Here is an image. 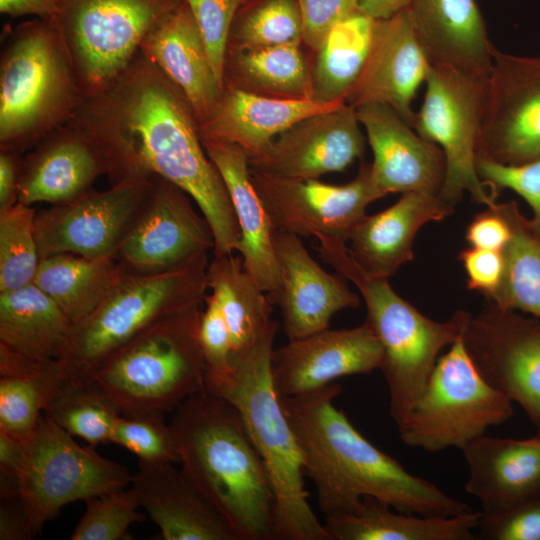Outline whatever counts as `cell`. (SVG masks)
Returning a JSON list of instances; mask_svg holds the SVG:
<instances>
[{"mask_svg":"<svg viewBox=\"0 0 540 540\" xmlns=\"http://www.w3.org/2000/svg\"><path fill=\"white\" fill-rule=\"evenodd\" d=\"M170 424L182 472L237 540H272L273 488L237 408L203 390L175 409Z\"/></svg>","mask_w":540,"mask_h":540,"instance_id":"cell-3","label":"cell"},{"mask_svg":"<svg viewBox=\"0 0 540 540\" xmlns=\"http://www.w3.org/2000/svg\"><path fill=\"white\" fill-rule=\"evenodd\" d=\"M411 0H358V10L374 20H382L409 8Z\"/></svg>","mask_w":540,"mask_h":540,"instance_id":"cell-55","label":"cell"},{"mask_svg":"<svg viewBox=\"0 0 540 540\" xmlns=\"http://www.w3.org/2000/svg\"><path fill=\"white\" fill-rule=\"evenodd\" d=\"M22 164L21 154L0 150V210L18 202Z\"/></svg>","mask_w":540,"mask_h":540,"instance_id":"cell-51","label":"cell"},{"mask_svg":"<svg viewBox=\"0 0 540 540\" xmlns=\"http://www.w3.org/2000/svg\"><path fill=\"white\" fill-rule=\"evenodd\" d=\"M214 247L209 223L194 209L191 197L170 181L150 175L113 257L126 271L154 274L185 266Z\"/></svg>","mask_w":540,"mask_h":540,"instance_id":"cell-13","label":"cell"},{"mask_svg":"<svg viewBox=\"0 0 540 540\" xmlns=\"http://www.w3.org/2000/svg\"><path fill=\"white\" fill-rule=\"evenodd\" d=\"M123 272L113 257L60 253L40 259L33 283L77 324L103 301Z\"/></svg>","mask_w":540,"mask_h":540,"instance_id":"cell-34","label":"cell"},{"mask_svg":"<svg viewBox=\"0 0 540 540\" xmlns=\"http://www.w3.org/2000/svg\"><path fill=\"white\" fill-rule=\"evenodd\" d=\"M31 534L19 498L1 499L0 506V539H31Z\"/></svg>","mask_w":540,"mask_h":540,"instance_id":"cell-52","label":"cell"},{"mask_svg":"<svg viewBox=\"0 0 540 540\" xmlns=\"http://www.w3.org/2000/svg\"><path fill=\"white\" fill-rule=\"evenodd\" d=\"M201 141L229 193L240 229L237 251L243 265L259 287L271 294L280 284L274 228L251 181L248 157L236 144L210 137H201Z\"/></svg>","mask_w":540,"mask_h":540,"instance_id":"cell-29","label":"cell"},{"mask_svg":"<svg viewBox=\"0 0 540 540\" xmlns=\"http://www.w3.org/2000/svg\"><path fill=\"white\" fill-rule=\"evenodd\" d=\"M108 173L101 149L67 123L45 135L23 157L18 202L66 203L90 191L96 179Z\"/></svg>","mask_w":540,"mask_h":540,"instance_id":"cell-23","label":"cell"},{"mask_svg":"<svg viewBox=\"0 0 540 540\" xmlns=\"http://www.w3.org/2000/svg\"><path fill=\"white\" fill-rule=\"evenodd\" d=\"M66 377L58 359L24 356L0 346V431L26 442Z\"/></svg>","mask_w":540,"mask_h":540,"instance_id":"cell-33","label":"cell"},{"mask_svg":"<svg viewBox=\"0 0 540 540\" xmlns=\"http://www.w3.org/2000/svg\"><path fill=\"white\" fill-rule=\"evenodd\" d=\"M486 81L431 64L424 100L416 112L413 128L444 153L446 174L439 196L452 206L466 192L488 207L496 203V196L486 191L476 168Z\"/></svg>","mask_w":540,"mask_h":540,"instance_id":"cell-12","label":"cell"},{"mask_svg":"<svg viewBox=\"0 0 540 540\" xmlns=\"http://www.w3.org/2000/svg\"><path fill=\"white\" fill-rule=\"evenodd\" d=\"M476 168L480 179L494 195L501 189H510L529 204L533 220L528 226L540 242V158L517 166L477 158Z\"/></svg>","mask_w":540,"mask_h":540,"instance_id":"cell-46","label":"cell"},{"mask_svg":"<svg viewBox=\"0 0 540 540\" xmlns=\"http://www.w3.org/2000/svg\"><path fill=\"white\" fill-rule=\"evenodd\" d=\"M278 327L276 322L251 346L232 351L229 379L209 392L237 408L264 461L275 497L273 539L331 540L308 503L301 451L272 381Z\"/></svg>","mask_w":540,"mask_h":540,"instance_id":"cell-4","label":"cell"},{"mask_svg":"<svg viewBox=\"0 0 540 540\" xmlns=\"http://www.w3.org/2000/svg\"><path fill=\"white\" fill-rule=\"evenodd\" d=\"M36 214L32 206L20 202L0 210V292L34 281L40 261Z\"/></svg>","mask_w":540,"mask_h":540,"instance_id":"cell-41","label":"cell"},{"mask_svg":"<svg viewBox=\"0 0 540 540\" xmlns=\"http://www.w3.org/2000/svg\"><path fill=\"white\" fill-rule=\"evenodd\" d=\"M103 152L111 185L158 175L184 190L211 228L215 254L238 250L240 229L200 125L180 88L140 51L103 91L84 97L68 122Z\"/></svg>","mask_w":540,"mask_h":540,"instance_id":"cell-1","label":"cell"},{"mask_svg":"<svg viewBox=\"0 0 540 540\" xmlns=\"http://www.w3.org/2000/svg\"><path fill=\"white\" fill-rule=\"evenodd\" d=\"M84 99L64 38L51 20L5 34L0 58V150L19 154L67 124Z\"/></svg>","mask_w":540,"mask_h":540,"instance_id":"cell-5","label":"cell"},{"mask_svg":"<svg viewBox=\"0 0 540 540\" xmlns=\"http://www.w3.org/2000/svg\"><path fill=\"white\" fill-rule=\"evenodd\" d=\"M374 19L356 10L328 33L311 74V99L346 102L366 62Z\"/></svg>","mask_w":540,"mask_h":540,"instance_id":"cell-36","label":"cell"},{"mask_svg":"<svg viewBox=\"0 0 540 540\" xmlns=\"http://www.w3.org/2000/svg\"><path fill=\"white\" fill-rule=\"evenodd\" d=\"M232 65L238 75L260 90L281 98H311V75L299 44L239 48Z\"/></svg>","mask_w":540,"mask_h":540,"instance_id":"cell-39","label":"cell"},{"mask_svg":"<svg viewBox=\"0 0 540 540\" xmlns=\"http://www.w3.org/2000/svg\"><path fill=\"white\" fill-rule=\"evenodd\" d=\"M54 21L84 97L110 86L146 35L183 0H55Z\"/></svg>","mask_w":540,"mask_h":540,"instance_id":"cell-11","label":"cell"},{"mask_svg":"<svg viewBox=\"0 0 540 540\" xmlns=\"http://www.w3.org/2000/svg\"><path fill=\"white\" fill-rule=\"evenodd\" d=\"M462 339L483 378L522 407L540 437V324L488 302Z\"/></svg>","mask_w":540,"mask_h":540,"instance_id":"cell-16","label":"cell"},{"mask_svg":"<svg viewBox=\"0 0 540 540\" xmlns=\"http://www.w3.org/2000/svg\"><path fill=\"white\" fill-rule=\"evenodd\" d=\"M202 306L166 316L111 354L90 382L120 415L166 413L205 390Z\"/></svg>","mask_w":540,"mask_h":540,"instance_id":"cell-7","label":"cell"},{"mask_svg":"<svg viewBox=\"0 0 540 540\" xmlns=\"http://www.w3.org/2000/svg\"><path fill=\"white\" fill-rule=\"evenodd\" d=\"M239 48H259L303 41L297 0H250L242 3L232 24L229 41ZM229 43V42H228Z\"/></svg>","mask_w":540,"mask_h":540,"instance_id":"cell-40","label":"cell"},{"mask_svg":"<svg viewBox=\"0 0 540 540\" xmlns=\"http://www.w3.org/2000/svg\"><path fill=\"white\" fill-rule=\"evenodd\" d=\"M205 44L215 76L223 87L229 36L244 0H183Z\"/></svg>","mask_w":540,"mask_h":540,"instance_id":"cell-44","label":"cell"},{"mask_svg":"<svg viewBox=\"0 0 540 540\" xmlns=\"http://www.w3.org/2000/svg\"><path fill=\"white\" fill-rule=\"evenodd\" d=\"M322 260L360 291L366 305L365 324L382 348V371L389 393V414L399 425L422 394L440 351L463 336L471 314L458 310L443 322L432 320L400 297L388 279L365 275L346 244L319 248Z\"/></svg>","mask_w":540,"mask_h":540,"instance_id":"cell-6","label":"cell"},{"mask_svg":"<svg viewBox=\"0 0 540 540\" xmlns=\"http://www.w3.org/2000/svg\"><path fill=\"white\" fill-rule=\"evenodd\" d=\"M469 476L466 491L483 514L504 512L540 496V437L480 436L462 449Z\"/></svg>","mask_w":540,"mask_h":540,"instance_id":"cell-26","label":"cell"},{"mask_svg":"<svg viewBox=\"0 0 540 540\" xmlns=\"http://www.w3.org/2000/svg\"><path fill=\"white\" fill-rule=\"evenodd\" d=\"M74 324L34 283L0 292V346L24 356L59 359Z\"/></svg>","mask_w":540,"mask_h":540,"instance_id":"cell-32","label":"cell"},{"mask_svg":"<svg viewBox=\"0 0 540 540\" xmlns=\"http://www.w3.org/2000/svg\"><path fill=\"white\" fill-rule=\"evenodd\" d=\"M207 280L228 325L232 351L251 346L276 323L271 318L273 304L245 269L241 256L213 254Z\"/></svg>","mask_w":540,"mask_h":540,"instance_id":"cell-35","label":"cell"},{"mask_svg":"<svg viewBox=\"0 0 540 540\" xmlns=\"http://www.w3.org/2000/svg\"><path fill=\"white\" fill-rule=\"evenodd\" d=\"M302 17L303 41L318 51L331 29L358 10V0H297Z\"/></svg>","mask_w":540,"mask_h":540,"instance_id":"cell-48","label":"cell"},{"mask_svg":"<svg viewBox=\"0 0 540 540\" xmlns=\"http://www.w3.org/2000/svg\"><path fill=\"white\" fill-rule=\"evenodd\" d=\"M341 391L340 385L331 383L305 394L279 396L301 451L304 476L315 485L325 517L353 510L365 496L420 516L473 511L366 439L334 405Z\"/></svg>","mask_w":540,"mask_h":540,"instance_id":"cell-2","label":"cell"},{"mask_svg":"<svg viewBox=\"0 0 540 540\" xmlns=\"http://www.w3.org/2000/svg\"><path fill=\"white\" fill-rule=\"evenodd\" d=\"M382 348L364 323L350 329H324L273 349L271 375L280 397L321 389L334 380L380 370Z\"/></svg>","mask_w":540,"mask_h":540,"instance_id":"cell-19","label":"cell"},{"mask_svg":"<svg viewBox=\"0 0 540 540\" xmlns=\"http://www.w3.org/2000/svg\"><path fill=\"white\" fill-rule=\"evenodd\" d=\"M467 276V286L491 299L501 285L505 258L503 251L469 247L459 254Z\"/></svg>","mask_w":540,"mask_h":540,"instance_id":"cell-49","label":"cell"},{"mask_svg":"<svg viewBox=\"0 0 540 540\" xmlns=\"http://www.w3.org/2000/svg\"><path fill=\"white\" fill-rule=\"evenodd\" d=\"M273 244L280 284L267 297L280 309L288 340L327 329L337 312L359 306V296L345 279L325 271L300 237L274 229Z\"/></svg>","mask_w":540,"mask_h":540,"instance_id":"cell-21","label":"cell"},{"mask_svg":"<svg viewBox=\"0 0 540 540\" xmlns=\"http://www.w3.org/2000/svg\"><path fill=\"white\" fill-rule=\"evenodd\" d=\"M375 497L365 496L353 510L325 517L331 540H472L482 512L428 517L393 511Z\"/></svg>","mask_w":540,"mask_h":540,"instance_id":"cell-31","label":"cell"},{"mask_svg":"<svg viewBox=\"0 0 540 540\" xmlns=\"http://www.w3.org/2000/svg\"><path fill=\"white\" fill-rule=\"evenodd\" d=\"M512 401L492 387L470 358L462 337L440 356L407 417L401 441L428 452L463 449L514 414Z\"/></svg>","mask_w":540,"mask_h":540,"instance_id":"cell-9","label":"cell"},{"mask_svg":"<svg viewBox=\"0 0 540 540\" xmlns=\"http://www.w3.org/2000/svg\"><path fill=\"white\" fill-rule=\"evenodd\" d=\"M172 462L139 460L131 488L164 540H237L225 519Z\"/></svg>","mask_w":540,"mask_h":540,"instance_id":"cell-24","label":"cell"},{"mask_svg":"<svg viewBox=\"0 0 540 540\" xmlns=\"http://www.w3.org/2000/svg\"><path fill=\"white\" fill-rule=\"evenodd\" d=\"M498 205L511 225L512 237L503 250L501 285L488 302L540 318V242L523 225L513 202Z\"/></svg>","mask_w":540,"mask_h":540,"instance_id":"cell-37","label":"cell"},{"mask_svg":"<svg viewBox=\"0 0 540 540\" xmlns=\"http://www.w3.org/2000/svg\"><path fill=\"white\" fill-rule=\"evenodd\" d=\"M250 177L273 228L304 238L347 243L367 206L384 197L372 179L371 164L366 162L344 185L277 177L251 169Z\"/></svg>","mask_w":540,"mask_h":540,"instance_id":"cell-14","label":"cell"},{"mask_svg":"<svg viewBox=\"0 0 540 540\" xmlns=\"http://www.w3.org/2000/svg\"><path fill=\"white\" fill-rule=\"evenodd\" d=\"M86 510L70 535L71 540H123L132 524L146 519L132 488L106 493L85 501Z\"/></svg>","mask_w":540,"mask_h":540,"instance_id":"cell-42","label":"cell"},{"mask_svg":"<svg viewBox=\"0 0 540 540\" xmlns=\"http://www.w3.org/2000/svg\"><path fill=\"white\" fill-rule=\"evenodd\" d=\"M409 11L431 64L488 78L494 45L476 0H411Z\"/></svg>","mask_w":540,"mask_h":540,"instance_id":"cell-27","label":"cell"},{"mask_svg":"<svg viewBox=\"0 0 540 540\" xmlns=\"http://www.w3.org/2000/svg\"><path fill=\"white\" fill-rule=\"evenodd\" d=\"M139 51L180 88L202 125L211 115L223 87L184 1L146 35Z\"/></svg>","mask_w":540,"mask_h":540,"instance_id":"cell-30","label":"cell"},{"mask_svg":"<svg viewBox=\"0 0 540 540\" xmlns=\"http://www.w3.org/2000/svg\"><path fill=\"white\" fill-rule=\"evenodd\" d=\"M453 211L454 206L438 194L403 193L387 209L365 214L355 224L348 238V253L365 275L389 279L413 259L412 246L419 229L441 221Z\"/></svg>","mask_w":540,"mask_h":540,"instance_id":"cell-25","label":"cell"},{"mask_svg":"<svg viewBox=\"0 0 540 540\" xmlns=\"http://www.w3.org/2000/svg\"><path fill=\"white\" fill-rule=\"evenodd\" d=\"M199 341L205 360L206 388L212 391L231 375V334L223 313L213 296L207 295L199 322Z\"/></svg>","mask_w":540,"mask_h":540,"instance_id":"cell-45","label":"cell"},{"mask_svg":"<svg viewBox=\"0 0 540 540\" xmlns=\"http://www.w3.org/2000/svg\"><path fill=\"white\" fill-rule=\"evenodd\" d=\"M373 152L371 176L380 192L438 194L446 174L441 148L420 136L392 107L381 103L356 108Z\"/></svg>","mask_w":540,"mask_h":540,"instance_id":"cell-22","label":"cell"},{"mask_svg":"<svg viewBox=\"0 0 540 540\" xmlns=\"http://www.w3.org/2000/svg\"><path fill=\"white\" fill-rule=\"evenodd\" d=\"M208 254L170 271L123 272L98 307L73 327L58 359L68 378L90 382L116 350L158 320L202 306L208 287Z\"/></svg>","mask_w":540,"mask_h":540,"instance_id":"cell-8","label":"cell"},{"mask_svg":"<svg viewBox=\"0 0 540 540\" xmlns=\"http://www.w3.org/2000/svg\"><path fill=\"white\" fill-rule=\"evenodd\" d=\"M44 414L69 434L93 447L110 442L120 416L113 404L91 382L68 377L51 396Z\"/></svg>","mask_w":540,"mask_h":540,"instance_id":"cell-38","label":"cell"},{"mask_svg":"<svg viewBox=\"0 0 540 540\" xmlns=\"http://www.w3.org/2000/svg\"><path fill=\"white\" fill-rule=\"evenodd\" d=\"M148 177H129L104 191L55 204L36 214L40 259L71 253L90 259L113 256L141 204Z\"/></svg>","mask_w":540,"mask_h":540,"instance_id":"cell-17","label":"cell"},{"mask_svg":"<svg viewBox=\"0 0 540 540\" xmlns=\"http://www.w3.org/2000/svg\"><path fill=\"white\" fill-rule=\"evenodd\" d=\"M110 442L122 446L139 460L178 463L171 424L164 413L120 415Z\"/></svg>","mask_w":540,"mask_h":540,"instance_id":"cell-43","label":"cell"},{"mask_svg":"<svg viewBox=\"0 0 540 540\" xmlns=\"http://www.w3.org/2000/svg\"><path fill=\"white\" fill-rule=\"evenodd\" d=\"M477 158L507 166L540 158V57L494 46Z\"/></svg>","mask_w":540,"mask_h":540,"instance_id":"cell-15","label":"cell"},{"mask_svg":"<svg viewBox=\"0 0 540 540\" xmlns=\"http://www.w3.org/2000/svg\"><path fill=\"white\" fill-rule=\"evenodd\" d=\"M345 103L268 97L224 85L211 115L199 126L200 136L236 144L250 160L298 121Z\"/></svg>","mask_w":540,"mask_h":540,"instance_id":"cell-28","label":"cell"},{"mask_svg":"<svg viewBox=\"0 0 540 540\" xmlns=\"http://www.w3.org/2000/svg\"><path fill=\"white\" fill-rule=\"evenodd\" d=\"M364 135L356 108L345 103L308 116L277 136L249 168L291 179H318L362 157Z\"/></svg>","mask_w":540,"mask_h":540,"instance_id":"cell-18","label":"cell"},{"mask_svg":"<svg viewBox=\"0 0 540 540\" xmlns=\"http://www.w3.org/2000/svg\"><path fill=\"white\" fill-rule=\"evenodd\" d=\"M476 530L482 540H540V496L498 514L482 513Z\"/></svg>","mask_w":540,"mask_h":540,"instance_id":"cell-47","label":"cell"},{"mask_svg":"<svg viewBox=\"0 0 540 540\" xmlns=\"http://www.w3.org/2000/svg\"><path fill=\"white\" fill-rule=\"evenodd\" d=\"M0 12L11 18L34 15L37 18L55 21V0H0Z\"/></svg>","mask_w":540,"mask_h":540,"instance_id":"cell-53","label":"cell"},{"mask_svg":"<svg viewBox=\"0 0 540 540\" xmlns=\"http://www.w3.org/2000/svg\"><path fill=\"white\" fill-rule=\"evenodd\" d=\"M26 454V442L0 431V472L19 474Z\"/></svg>","mask_w":540,"mask_h":540,"instance_id":"cell-54","label":"cell"},{"mask_svg":"<svg viewBox=\"0 0 540 540\" xmlns=\"http://www.w3.org/2000/svg\"><path fill=\"white\" fill-rule=\"evenodd\" d=\"M512 237V228L494 203L468 224L465 239L471 247L503 251Z\"/></svg>","mask_w":540,"mask_h":540,"instance_id":"cell-50","label":"cell"},{"mask_svg":"<svg viewBox=\"0 0 540 540\" xmlns=\"http://www.w3.org/2000/svg\"><path fill=\"white\" fill-rule=\"evenodd\" d=\"M74 438L42 414L26 441L18 474L19 499L33 536L67 504L122 490L131 482L125 466Z\"/></svg>","mask_w":540,"mask_h":540,"instance_id":"cell-10","label":"cell"},{"mask_svg":"<svg viewBox=\"0 0 540 540\" xmlns=\"http://www.w3.org/2000/svg\"><path fill=\"white\" fill-rule=\"evenodd\" d=\"M430 67L409 8L390 18L374 20L366 62L346 103L354 108L386 104L413 127L416 112L411 103Z\"/></svg>","mask_w":540,"mask_h":540,"instance_id":"cell-20","label":"cell"}]
</instances>
